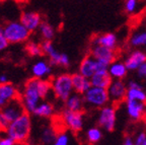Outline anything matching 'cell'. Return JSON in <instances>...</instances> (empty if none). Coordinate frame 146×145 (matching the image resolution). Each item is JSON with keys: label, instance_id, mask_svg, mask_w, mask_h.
I'll list each match as a JSON object with an SVG mask.
<instances>
[{"label": "cell", "instance_id": "1", "mask_svg": "<svg viewBox=\"0 0 146 145\" xmlns=\"http://www.w3.org/2000/svg\"><path fill=\"white\" fill-rule=\"evenodd\" d=\"M32 131V120L29 113L25 112L17 119L9 123L5 134L12 138L15 143L23 144L27 142Z\"/></svg>", "mask_w": 146, "mask_h": 145}, {"label": "cell", "instance_id": "2", "mask_svg": "<svg viewBox=\"0 0 146 145\" xmlns=\"http://www.w3.org/2000/svg\"><path fill=\"white\" fill-rule=\"evenodd\" d=\"M25 111L29 114H33L34 110L39 104L41 100H43L40 96L39 90L36 87V78H31L23 85V91L19 95Z\"/></svg>", "mask_w": 146, "mask_h": 145}, {"label": "cell", "instance_id": "3", "mask_svg": "<svg viewBox=\"0 0 146 145\" xmlns=\"http://www.w3.org/2000/svg\"><path fill=\"white\" fill-rule=\"evenodd\" d=\"M51 81V87L54 96L61 102H65L69 95L73 92L71 74L61 73L57 76L53 77Z\"/></svg>", "mask_w": 146, "mask_h": 145}, {"label": "cell", "instance_id": "4", "mask_svg": "<svg viewBox=\"0 0 146 145\" xmlns=\"http://www.w3.org/2000/svg\"><path fill=\"white\" fill-rule=\"evenodd\" d=\"M3 27V33L9 44H21L29 40L31 33L21 21H9Z\"/></svg>", "mask_w": 146, "mask_h": 145}, {"label": "cell", "instance_id": "5", "mask_svg": "<svg viewBox=\"0 0 146 145\" xmlns=\"http://www.w3.org/2000/svg\"><path fill=\"white\" fill-rule=\"evenodd\" d=\"M82 98L84 100V104L94 109H100L110 104L107 89L96 87V86H90L82 94Z\"/></svg>", "mask_w": 146, "mask_h": 145}, {"label": "cell", "instance_id": "6", "mask_svg": "<svg viewBox=\"0 0 146 145\" xmlns=\"http://www.w3.org/2000/svg\"><path fill=\"white\" fill-rule=\"evenodd\" d=\"M117 123V111L115 104H107L100 108L98 116V124L100 129L105 131H114Z\"/></svg>", "mask_w": 146, "mask_h": 145}, {"label": "cell", "instance_id": "7", "mask_svg": "<svg viewBox=\"0 0 146 145\" xmlns=\"http://www.w3.org/2000/svg\"><path fill=\"white\" fill-rule=\"evenodd\" d=\"M62 124L74 133H78L83 129L84 115L82 112H74L65 109L61 114Z\"/></svg>", "mask_w": 146, "mask_h": 145}, {"label": "cell", "instance_id": "8", "mask_svg": "<svg viewBox=\"0 0 146 145\" xmlns=\"http://www.w3.org/2000/svg\"><path fill=\"white\" fill-rule=\"evenodd\" d=\"M109 94L110 102L112 104H120L126 100V92H127V84L123 80L113 79L112 82L107 88Z\"/></svg>", "mask_w": 146, "mask_h": 145}, {"label": "cell", "instance_id": "9", "mask_svg": "<svg viewBox=\"0 0 146 145\" xmlns=\"http://www.w3.org/2000/svg\"><path fill=\"white\" fill-rule=\"evenodd\" d=\"M89 55L91 57H94V59L98 60V61L104 62L108 65L115 60H117L116 50L109 49V48L100 45H91Z\"/></svg>", "mask_w": 146, "mask_h": 145}, {"label": "cell", "instance_id": "10", "mask_svg": "<svg viewBox=\"0 0 146 145\" xmlns=\"http://www.w3.org/2000/svg\"><path fill=\"white\" fill-rule=\"evenodd\" d=\"M126 112L128 117L133 121H141L146 115V102L138 100H125Z\"/></svg>", "mask_w": 146, "mask_h": 145}, {"label": "cell", "instance_id": "11", "mask_svg": "<svg viewBox=\"0 0 146 145\" xmlns=\"http://www.w3.org/2000/svg\"><path fill=\"white\" fill-rule=\"evenodd\" d=\"M0 111L2 112V114L5 116V118L8 120L9 123L17 119L19 116H21L25 112L19 96L6 104Z\"/></svg>", "mask_w": 146, "mask_h": 145}, {"label": "cell", "instance_id": "12", "mask_svg": "<svg viewBox=\"0 0 146 145\" xmlns=\"http://www.w3.org/2000/svg\"><path fill=\"white\" fill-rule=\"evenodd\" d=\"M126 100H138L146 102V90L142 84L137 80H129L127 83V92Z\"/></svg>", "mask_w": 146, "mask_h": 145}, {"label": "cell", "instance_id": "13", "mask_svg": "<svg viewBox=\"0 0 146 145\" xmlns=\"http://www.w3.org/2000/svg\"><path fill=\"white\" fill-rule=\"evenodd\" d=\"M19 21L25 27L27 31L30 33L36 32L39 29L40 25L42 23V16L38 12L27 10L23 11L19 18Z\"/></svg>", "mask_w": 146, "mask_h": 145}, {"label": "cell", "instance_id": "14", "mask_svg": "<svg viewBox=\"0 0 146 145\" xmlns=\"http://www.w3.org/2000/svg\"><path fill=\"white\" fill-rule=\"evenodd\" d=\"M146 61V53L141 50H134L129 53L127 57L124 60L126 68L128 71H136L140 66Z\"/></svg>", "mask_w": 146, "mask_h": 145}, {"label": "cell", "instance_id": "15", "mask_svg": "<svg viewBox=\"0 0 146 145\" xmlns=\"http://www.w3.org/2000/svg\"><path fill=\"white\" fill-rule=\"evenodd\" d=\"M19 96V91L12 83L0 84V110L12 100Z\"/></svg>", "mask_w": 146, "mask_h": 145}, {"label": "cell", "instance_id": "16", "mask_svg": "<svg viewBox=\"0 0 146 145\" xmlns=\"http://www.w3.org/2000/svg\"><path fill=\"white\" fill-rule=\"evenodd\" d=\"M96 71H98V60H96L90 55L82 59L79 64L78 73H80L86 78H90Z\"/></svg>", "mask_w": 146, "mask_h": 145}, {"label": "cell", "instance_id": "17", "mask_svg": "<svg viewBox=\"0 0 146 145\" xmlns=\"http://www.w3.org/2000/svg\"><path fill=\"white\" fill-rule=\"evenodd\" d=\"M42 51L43 54L49 58V63L51 66H58L59 65V60L61 53L58 52V50L56 49V47L54 46V44L52 43V41H44L41 44Z\"/></svg>", "mask_w": 146, "mask_h": 145}, {"label": "cell", "instance_id": "18", "mask_svg": "<svg viewBox=\"0 0 146 145\" xmlns=\"http://www.w3.org/2000/svg\"><path fill=\"white\" fill-rule=\"evenodd\" d=\"M52 72V66L45 60H38L32 66V74L34 78L44 79L47 78Z\"/></svg>", "mask_w": 146, "mask_h": 145}, {"label": "cell", "instance_id": "19", "mask_svg": "<svg viewBox=\"0 0 146 145\" xmlns=\"http://www.w3.org/2000/svg\"><path fill=\"white\" fill-rule=\"evenodd\" d=\"M91 86H96L100 88H108V86L112 82V77L110 76L108 69L106 70H98L92 74V76L89 78Z\"/></svg>", "mask_w": 146, "mask_h": 145}, {"label": "cell", "instance_id": "20", "mask_svg": "<svg viewBox=\"0 0 146 145\" xmlns=\"http://www.w3.org/2000/svg\"><path fill=\"white\" fill-rule=\"evenodd\" d=\"M91 45H100L104 47H107L109 49L116 50L118 46V38L117 35L114 33H107V34L96 36V38L92 39Z\"/></svg>", "mask_w": 146, "mask_h": 145}, {"label": "cell", "instance_id": "21", "mask_svg": "<svg viewBox=\"0 0 146 145\" xmlns=\"http://www.w3.org/2000/svg\"><path fill=\"white\" fill-rule=\"evenodd\" d=\"M108 72L110 76L112 77V79H119L123 80L127 76L128 69L126 68L125 63L123 61L115 60L112 63H110L108 66Z\"/></svg>", "mask_w": 146, "mask_h": 145}, {"label": "cell", "instance_id": "22", "mask_svg": "<svg viewBox=\"0 0 146 145\" xmlns=\"http://www.w3.org/2000/svg\"><path fill=\"white\" fill-rule=\"evenodd\" d=\"M71 80H72L73 91L79 94H83L91 86L89 78H86L78 72L71 74Z\"/></svg>", "mask_w": 146, "mask_h": 145}, {"label": "cell", "instance_id": "23", "mask_svg": "<svg viewBox=\"0 0 146 145\" xmlns=\"http://www.w3.org/2000/svg\"><path fill=\"white\" fill-rule=\"evenodd\" d=\"M64 104H65V109L67 110L74 112H82L84 108V100L82 98V94L73 91L64 102Z\"/></svg>", "mask_w": 146, "mask_h": 145}, {"label": "cell", "instance_id": "24", "mask_svg": "<svg viewBox=\"0 0 146 145\" xmlns=\"http://www.w3.org/2000/svg\"><path fill=\"white\" fill-rule=\"evenodd\" d=\"M33 114L36 117H39V118L48 119L54 116L55 108L51 102H46V100H41L39 104L36 107V109L34 110Z\"/></svg>", "mask_w": 146, "mask_h": 145}, {"label": "cell", "instance_id": "25", "mask_svg": "<svg viewBox=\"0 0 146 145\" xmlns=\"http://www.w3.org/2000/svg\"><path fill=\"white\" fill-rule=\"evenodd\" d=\"M85 138L89 144H96L103 138V131L100 127H90L85 133Z\"/></svg>", "mask_w": 146, "mask_h": 145}, {"label": "cell", "instance_id": "26", "mask_svg": "<svg viewBox=\"0 0 146 145\" xmlns=\"http://www.w3.org/2000/svg\"><path fill=\"white\" fill-rule=\"evenodd\" d=\"M36 87L39 90L40 96L42 100H45L49 96L51 92H52V87H51V81L47 78L44 79H38L36 78Z\"/></svg>", "mask_w": 146, "mask_h": 145}, {"label": "cell", "instance_id": "27", "mask_svg": "<svg viewBox=\"0 0 146 145\" xmlns=\"http://www.w3.org/2000/svg\"><path fill=\"white\" fill-rule=\"evenodd\" d=\"M129 44L134 48L146 47V31H138L129 39Z\"/></svg>", "mask_w": 146, "mask_h": 145}, {"label": "cell", "instance_id": "28", "mask_svg": "<svg viewBox=\"0 0 146 145\" xmlns=\"http://www.w3.org/2000/svg\"><path fill=\"white\" fill-rule=\"evenodd\" d=\"M38 30L40 32V36L43 38L44 41H52L55 37V29L49 23L42 21Z\"/></svg>", "mask_w": 146, "mask_h": 145}, {"label": "cell", "instance_id": "29", "mask_svg": "<svg viewBox=\"0 0 146 145\" xmlns=\"http://www.w3.org/2000/svg\"><path fill=\"white\" fill-rule=\"evenodd\" d=\"M57 135V132L53 127L50 126H47V127H44L41 131V136H40V140L43 144L49 145L51 143H53L55 137Z\"/></svg>", "mask_w": 146, "mask_h": 145}, {"label": "cell", "instance_id": "30", "mask_svg": "<svg viewBox=\"0 0 146 145\" xmlns=\"http://www.w3.org/2000/svg\"><path fill=\"white\" fill-rule=\"evenodd\" d=\"M25 51L31 57H41L43 55L41 44H38L36 42H30L27 44Z\"/></svg>", "mask_w": 146, "mask_h": 145}, {"label": "cell", "instance_id": "31", "mask_svg": "<svg viewBox=\"0 0 146 145\" xmlns=\"http://www.w3.org/2000/svg\"><path fill=\"white\" fill-rule=\"evenodd\" d=\"M69 142H70V137L68 133L60 132V133H57L52 145H69Z\"/></svg>", "mask_w": 146, "mask_h": 145}, {"label": "cell", "instance_id": "32", "mask_svg": "<svg viewBox=\"0 0 146 145\" xmlns=\"http://www.w3.org/2000/svg\"><path fill=\"white\" fill-rule=\"evenodd\" d=\"M139 0H126L125 1V11L128 14H133L138 10Z\"/></svg>", "mask_w": 146, "mask_h": 145}, {"label": "cell", "instance_id": "33", "mask_svg": "<svg viewBox=\"0 0 146 145\" xmlns=\"http://www.w3.org/2000/svg\"><path fill=\"white\" fill-rule=\"evenodd\" d=\"M9 43L6 40L4 36V33H3V27L0 25V53L3 52V51L8 47Z\"/></svg>", "mask_w": 146, "mask_h": 145}, {"label": "cell", "instance_id": "34", "mask_svg": "<svg viewBox=\"0 0 146 145\" xmlns=\"http://www.w3.org/2000/svg\"><path fill=\"white\" fill-rule=\"evenodd\" d=\"M134 145H146V132H140L135 137Z\"/></svg>", "mask_w": 146, "mask_h": 145}, {"label": "cell", "instance_id": "35", "mask_svg": "<svg viewBox=\"0 0 146 145\" xmlns=\"http://www.w3.org/2000/svg\"><path fill=\"white\" fill-rule=\"evenodd\" d=\"M137 72V76L138 78H140L143 81H146V61L140 66L139 68L136 70Z\"/></svg>", "mask_w": 146, "mask_h": 145}, {"label": "cell", "instance_id": "36", "mask_svg": "<svg viewBox=\"0 0 146 145\" xmlns=\"http://www.w3.org/2000/svg\"><path fill=\"white\" fill-rule=\"evenodd\" d=\"M9 122L6 118H5V116L2 114V112L0 111V132H5L8 127Z\"/></svg>", "mask_w": 146, "mask_h": 145}, {"label": "cell", "instance_id": "37", "mask_svg": "<svg viewBox=\"0 0 146 145\" xmlns=\"http://www.w3.org/2000/svg\"><path fill=\"white\" fill-rule=\"evenodd\" d=\"M69 65H70V58L68 57V55L61 53V56H60V60H59V66L69 67Z\"/></svg>", "mask_w": 146, "mask_h": 145}, {"label": "cell", "instance_id": "38", "mask_svg": "<svg viewBox=\"0 0 146 145\" xmlns=\"http://www.w3.org/2000/svg\"><path fill=\"white\" fill-rule=\"evenodd\" d=\"M16 143L12 138L5 135V136H0V145H15Z\"/></svg>", "mask_w": 146, "mask_h": 145}, {"label": "cell", "instance_id": "39", "mask_svg": "<svg viewBox=\"0 0 146 145\" xmlns=\"http://www.w3.org/2000/svg\"><path fill=\"white\" fill-rule=\"evenodd\" d=\"M9 82V78L6 74H0V84H5Z\"/></svg>", "mask_w": 146, "mask_h": 145}, {"label": "cell", "instance_id": "40", "mask_svg": "<svg viewBox=\"0 0 146 145\" xmlns=\"http://www.w3.org/2000/svg\"><path fill=\"white\" fill-rule=\"evenodd\" d=\"M122 145H134V140H133V138H131V137H126V138L124 139Z\"/></svg>", "mask_w": 146, "mask_h": 145}, {"label": "cell", "instance_id": "41", "mask_svg": "<svg viewBox=\"0 0 146 145\" xmlns=\"http://www.w3.org/2000/svg\"><path fill=\"white\" fill-rule=\"evenodd\" d=\"M13 1H15V2H17V3H23V2H25L27 0H13Z\"/></svg>", "mask_w": 146, "mask_h": 145}, {"label": "cell", "instance_id": "42", "mask_svg": "<svg viewBox=\"0 0 146 145\" xmlns=\"http://www.w3.org/2000/svg\"><path fill=\"white\" fill-rule=\"evenodd\" d=\"M23 145H32V144H29V143H27V142H25V143H23Z\"/></svg>", "mask_w": 146, "mask_h": 145}]
</instances>
